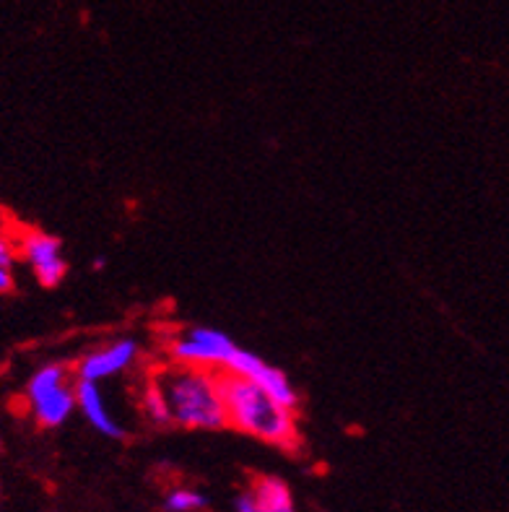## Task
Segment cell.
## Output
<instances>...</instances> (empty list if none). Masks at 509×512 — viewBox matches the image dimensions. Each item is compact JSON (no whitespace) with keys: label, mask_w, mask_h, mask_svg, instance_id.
Returning a JSON list of instances; mask_svg holds the SVG:
<instances>
[{"label":"cell","mask_w":509,"mask_h":512,"mask_svg":"<svg viewBox=\"0 0 509 512\" xmlns=\"http://www.w3.org/2000/svg\"><path fill=\"white\" fill-rule=\"evenodd\" d=\"M21 255L34 271L42 286H58L68 273V263L63 258V242L55 234L29 232L21 240Z\"/></svg>","instance_id":"8992f818"},{"label":"cell","mask_w":509,"mask_h":512,"mask_svg":"<svg viewBox=\"0 0 509 512\" xmlns=\"http://www.w3.org/2000/svg\"><path fill=\"white\" fill-rule=\"evenodd\" d=\"M73 370L63 362L39 367L26 383V401L34 422L45 429H55L68 422L76 411V390H73Z\"/></svg>","instance_id":"3957f363"},{"label":"cell","mask_w":509,"mask_h":512,"mask_svg":"<svg viewBox=\"0 0 509 512\" xmlns=\"http://www.w3.org/2000/svg\"><path fill=\"white\" fill-rule=\"evenodd\" d=\"M219 380L226 409V427H234L242 435H250L255 440L276 445V448H297V411L276 403L265 390H260L245 377L219 372Z\"/></svg>","instance_id":"7a4b0ae2"},{"label":"cell","mask_w":509,"mask_h":512,"mask_svg":"<svg viewBox=\"0 0 509 512\" xmlns=\"http://www.w3.org/2000/svg\"><path fill=\"white\" fill-rule=\"evenodd\" d=\"M167 403L169 422L182 429H224L226 409L219 372L169 362L151 375Z\"/></svg>","instance_id":"6da1fadb"},{"label":"cell","mask_w":509,"mask_h":512,"mask_svg":"<svg viewBox=\"0 0 509 512\" xmlns=\"http://www.w3.org/2000/svg\"><path fill=\"white\" fill-rule=\"evenodd\" d=\"M13 260H16V247L6 237H0V266L13 268Z\"/></svg>","instance_id":"8fae6325"},{"label":"cell","mask_w":509,"mask_h":512,"mask_svg":"<svg viewBox=\"0 0 509 512\" xmlns=\"http://www.w3.org/2000/svg\"><path fill=\"white\" fill-rule=\"evenodd\" d=\"M164 507H167V512H200L208 507V497L203 492H198V489L180 487L167 492Z\"/></svg>","instance_id":"9c48e42d"},{"label":"cell","mask_w":509,"mask_h":512,"mask_svg":"<svg viewBox=\"0 0 509 512\" xmlns=\"http://www.w3.org/2000/svg\"><path fill=\"white\" fill-rule=\"evenodd\" d=\"M73 390H76V409H81L86 422L97 429L99 435L110 437V440H123V424L117 422L115 416L110 414L99 385L89 383V380H76V383H73Z\"/></svg>","instance_id":"52a82bcc"},{"label":"cell","mask_w":509,"mask_h":512,"mask_svg":"<svg viewBox=\"0 0 509 512\" xmlns=\"http://www.w3.org/2000/svg\"><path fill=\"white\" fill-rule=\"evenodd\" d=\"M250 492L258 502L260 512H297L291 489L278 476H258L252 481Z\"/></svg>","instance_id":"ba28073f"},{"label":"cell","mask_w":509,"mask_h":512,"mask_svg":"<svg viewBox=\"0 0 509 512\" xmlns=\"http://www.w3.org/2000/svg\"><path fill=\"white\" fill-rule=\"evenodd\" d=\"M234 351H237V344L232 336H226L224 331H216V328H206V325L185 328L169 341L172 362L213 372H224Z\"/></svg>","instance_id":"277c9868"},{"label":"cell","mask_w":509,"mask_h":512,"mask_svg":"<svg viewBox=\"0 0 509 512\" xmlns=\"http://www.w3.org/2000/svg\"><path fill=\"white\" fill-rule=\"evenodd\" d=\"M234 510L237 512H260L258 510V502H255V497H252V492H242L234 500Z\"/></svg>","instance_id":"7c38bea8"},{"label":"cell","mask_w":509,"mask_h":512,"mask_svg":"<svg viewBox=\"0 0 509 512\" xmlns=\"http://www.w3.org/2000/svg\"><path fill=\"white\" fill-rule=\"evenodd\" d=\"M141 409L143 414H146V419H149L151 424H156V427H169V411H167V403H164L162 393H159V388L154 385V380H149V383L143 385V396H141Z\"/></svg>","instance_id":"30bf717a"},{"label":"cell","mask_w":509,"mask_h":512,"mask_svg":"<svg viewBox=\"0 0 509 512\" xmlns=\"http://www.w3.org/2000/svg\"><path fill=\"white\" fill-rule=\"evenodd\" d=\"M13 289V268L0 266V294H8Z\"/></svg>","instance_id":"4fadbf2b"},{"label":"cell","mask_w":509,"mask_h":512,"mask_svg":"<svg viewBox=\"0 0 509 512\" xmlns=\"http://www.w3.org/2000/svg\"><path fill=\"white\" fill-rule=\"evenodd\" d=\"M138 354H141L138 341H133V338H120L115 344L84 354V357L78 359L73 377L76 380H89V383L110 380V377L123 375L125 370H130L138 362Z\"/></svg>","instance_id":"5b68a950"}]
</instances>
